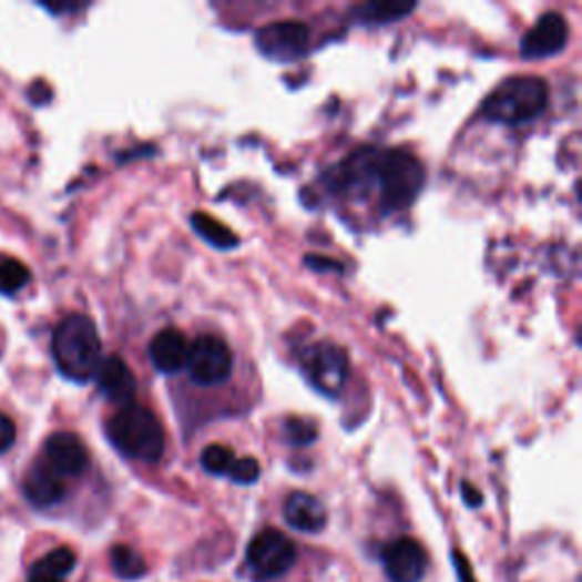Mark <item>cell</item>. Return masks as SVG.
Returning a JSON list of instances; mask_svg holds the SVG:
<instances>
[{
    "label": "cell",
    "instance_id": "cell-9",
    "mask_svg": "<svg viewBox=\"0 0 582 582\" xmlns=\"http://www.w3.org/2000/svg\"><path fill=\"white\" fill-rule=\"evenodd\" d=\"M380 149H360L328 173V187L335 192H369L376 187Z\"/></svg>",
    "mask_w": 582,
    "mask_h": 582
},
{
    "label": "cell",
    "instance_id": "cell-12",
    "mask_svg": "<svg viewBox=\"0 0 582 582\" xmlns=\"http://www.w3.org/2000/svg\"><path fill=\"white\" fill-rule=\"evenodd\" d=\"M382 566L391 582H421L428 569V555L419 542L400 537L385 547Z\"/></svg>",
    "mask_w": 582,
    "mask_h": 582
},
{
    "label": "cell",
    "instance_id": "cell-18",
    "mask_svg": "<svg viewBox=\"0 0 582 582\" xmlns=\"http://www.w3.org/2000/svg\"><path fill=\"white\" fill-rule=\"evenodd\" d=\"M417 10V3H365L353 10V17L363 23H394Z\"/></svg>",
    "mask_w": 582,
    "mask_h": 582
},
{
    "label": "cell",
    "instance_id": "cell-20",
    "mask_svg": "<svg viewBox=\"0 0 582 582\" xmlns=\"http://www.w3.org/2000/svg\"><path fill=\"white\" fill-rule=\"evenodd\" d=\"M110 562L114 573L123 580H140L142 575H146L144 558L137 551H132L130 547H114L110 551Z\"/></svg>",
    "mask_w": 582,
    "mask_h": 582
},
{
    "label": "cell",
    "instance_id": "cell-17",
    "mask_svg": "<svg viewBox=\"0 0 582 582\" xmlns=\"http://www.w3.org/2000/svg\"><path fill=\"white\" fill-rule=\"evenodd\" d=\"M192 228L207 242L212 244L214 248H221V251H228V248H235L239 244L237 235L226 226V223L216 221L214 216L205 214V212H194L192 214Z\"/></svg>",
    "mask_w": 582,
    "mask_h": 582
},
{
    "label": "cell",
    "instance_id": "cell-16",
    "mask_svg": "<svg viewBox=\"0 0 582 582\" xmlns=\"http://www.w3.org/2000/svg\"><path fill=\"white\" fill-rule=\"evenodd\" d=\"M285 521L298 532H321L326 528L328 514L317 497L305 494V491H294L285 503Z\"/></svg>",
    "mask_w": 582,
    "mask_h": 582
},
{
    "label": "cell",
    "instance_id": "cell-29",
    "mask_svg": "<svg viewBox=\"0 0 582 582\" xmlns=\"http://www.w3.org/2000/svg\"><path fill=\"white\" fill-rule=\"evenodd\" d=\"M30 582H62V580H47V578H32Z\"/></svg>",
    "mask_w": 582,
    "mask_h": 582
},
{
    "label": "cell",
    "instance_id": "cell-24",
    "mask_svg": "<svg viewBox=\"0 0 582 582\" xmlns=\"http://www.w3.org/2000/svg\"><path fill=\"white\" fill-rule=\"evenodd\" d=\"M262 469H259V462L255 458H239L233 462L228 476L239 482V484H253L257 478H259Z\"/></svg>",
    "mask_w": 582,
    "mask_h": 582
},
{
    "label": "cell",
    "instance_id": "cell-1",
    "mask_svg": "<svg viewBox=\"0 0 582 582\" xmlns=\"http://www.w3.org/2000/svg\"><path fill=\"white\" fill-rule=\"evenodd\" d=\"M53 357L64 378L80 385L92 380L103 363V346L94 321L84 315L64 317L53 333Z\"/></svg>",
    "mask_w": 582,
    "mask_h": 582
},
{
    "label": "cell",
    "instance_id": "cell-28",
    "mask_svg": "<svg viewBox=\"0 0 582 582\" xmlns=\"http://www.w3.org/2000/svg\"><path fill=\"white\" fill-rule=\"evenodd\" d=\"M305 262H307L309 266H315V268H330V266H335V268H341L339 264H333L330 259H319V257H315V255L307 257Z\"/></svg>",
    "mask_w": 582,
    "mask_h": 582
},
{
    "label": "cell",
    "instance_id": "cell-21",
    "mask_svg": "<svg viewBox=\"0 0 582 582\" xmlns=\"http://www.w3.org/2000/svg\"><path fill=\"white\" fill-rule=\"evenodd\" d=\"M28 283H30V272L23 262H19L14 257L0 259V294L14 296Z\"/></svg>",
    "mask_w": 582,
    "mask_h": 582
},
{
    "label": "cell",
    "instance_id": "cell-14",
    "mask_svg": "<svg viewBox=\"0 0 582 582\" xmlns=\"http://www.w3.org/2000/svg\"><path fill=\"white\" fill-rule=\"evenodd\" d=\"M23 494L34 508H53L67 497L64 480L41 460L34 462L23 478Z\"/></svg>",
    "mask_w": 582,
    "mask_h": 582
},
{
    "label": "cell",
    "instance_id": "cell-22",
    "mask_svg": "<svg viewBox=\"0 0 582 582\" xmlns=\"http://www.w3.org/2000/svg\"><path fill=\"white\" fill-rule=\"evenodd\" d=\"M283 435L292 446H309L315 443L319 437V426L312 419L303 417H289L283 423Z\"/></svg>",
    "mask_w": 582,
    "mask_h": 582
},
{
    "label": "cell",
    "instance_id": "cell-27",
    "mask_svg": "<svg viewBox=\"0 0 582 582\" xmlns=\"http://www.w3.org/2000/svg\"><path fill=\"white\" fill-rule=\"evenodd\" d=\"M462 497H464V503L469 508H480L482 506V494L476 487H471L469 482H462Z\"/></svg>",
    "mask_w": 582,
    "mask_h": 582
},
{
    "label": "cell",
    "instance_id": "cell-15",
    "mask_svg": "<svg viewBox=\"0 0 582 582\" xmlns=\"http://www.w3.org/2000/svg\"><path fill=\"white\" fill-rule=\"evenodd\" d=\"M149 355H151V363L155 365L157 371L177 374L187 367L190 341L181 330L166 328L153 337V341L149 346Z\"/></svg>",
    "mask_w": 582,
    "mask_h": 582
},
{
    "label": "cell",
    "instance_id": "cell-10",
    "mask_svg": "<svg viewBox=\"0 0 582 582\" xmlns=\"http://www.w3.org/2000/svg\"><path fill=\"white\" fill-rule=\"evenodd\" d=\"M569 41V23L562 14L549 12L537 19V23L521 39V55L525 60H542L558 55Z\"/></svg>",
    "mask_w": 582,
    "mask_h": 582
},
{
    "label": "cell",
    "instance_id": "cell-11",
    "mask_svg": "<svg viewBox=\"0 0 582 582\" xmlns=\"http://www.w3.org/2000/svg\"><path fill=\"white\" fill-rule=\"evenodd\" d=\"M43 464L64 478H78L89 467V453L82 439L73 432H55L43 443Z\"/></svg>",
    "mask_w": 582,
    "mask_h": 582
},
{
    "label": "cell",
    "instance_id": "cell-5",
    "mask_svg": "<svg viewBox=\"0 0 582 582\" xmlns=\"http://www.w3.org/2000/svg\"><path fill=\"white\" fill-rule=\"evenodd\" d=\"M300 367L317 391L324 396H339L348 378V355L337 344L319 341L305 348L300 355Z\"/></svg>",
    "mask_w": 582,
    "mask_h": 582
},
{
    "label": "cell",
    "instance_id": "cell-2",
    "mask_svg": "<svg viewBox=\"0 0 582 582\" xmlns=\"http://www.w3.org/2000/svg\"><path fill=\"white\" fill-rule=\"evenodd\" d=\"M105 430L114 449L130 460L157 462L164 456V430L157 417L142 406H123L108 421Z\"/></svg>",
    "mask_w": 582,
    "mask_h": 582
},
{
    "label": "cell",
    "instance_id": "cell-26",
    "mask_svg": "<svg viewBox=\"0 0 582 582\" xmlns=\"http://www.w3.org/2000/svg\"><path fill=\"white\" fill-rule=\"evenodd\" d=\"M453 564H456V571H458L460 582H476V578H473V573H471V566H469L467 558H464L460 551H453Z\"/></svg>",
    "mask_w": 582,
    "mask_h": 582
},
{
    "label": "cell",
    "instance_id": "cell-8",
    "mask_svg": "<svg viewBox=\"0 0 582 582\" xmlns=\"http://www.w3.org/2000/svg\"><path fill=\"white\" fill-rule=\"evenodd\" d=\"M255 47L274 62H296L309 49V28L300 21L266 23L255 32Z\"/></svg>",
    "mask_w": 582,
    "mask_h": 582
},
{
    "label": "cell",
    "instance_id": "cell-19",
    "mask_svg": "<svg viewBox=\"0 0 582 582\" xmlns=\"http://www.w3.org/2000/svg\"><path fill=\"white\" fill-rule=\"evenodd\" d=\"M75 569V553L67 547H60L51 553L43 555L41 560H37L30 569L32 578H47V580H60L67 573H71Z\"/></svg>",
    "mask_w": 582,
    "mask_h": 582
},
{
    "label": "cell",
    "instance_id": "cell-25",
    "mask_svg": "<svg viewBox=\"0 0 582 582\" xmlns=\"http://www.w3.org/2000/svg\"><path fill=\"white\" fill-rule=\"evenodd\" d=\"M14 439H17V426L14 421L0 412V453H6L10 451L12 446H14Z\"/></svg>",
    "mask_w": 582,
    "mask_h": 582
},
{
    "label": "cell",
    "instance_id": "cell-3",
    "mask_svg": "<svg viewBox=\"0 0 582 582\" xmlns=\"http://www.w3.org/2000/svg\"><path fill=\"white\" fill-rule=\"evenodd\" d=\"M549 105V86L542 78L517 75L506 80L482 103V116L497 123H525L540 116Z\"/></svg>",
    "mask_w": 582,
    "mask_h": 582
},
{
    "label": "cell",
    "instance_id": "cell-6",
    "mask_svg": "<svg viewBox=\"0 0 582 582\" xmlns=\"http://www.w3.org/2000/svg\"><path fill=\"white\" fill-rule=\"evenodd\" d=\"M233 350L228 344L214 337V335H203L194 344H190V355H187V371L196 385L203 387H214L226 382L233 376Z\"/></svg>",
    "mask_w": 582,
    "mask_h": 582
},
{
    "label": "cell",
    "instance_id": "cell-23",
    "mask_svg": "<svg viewBox=\"0 0 582 582\" xmlns=\"http://www.w3.org/2000/svg\"><path fill=\"white\" fill-rule=\"evenodd\" d=\"M233 462H235L233 451L223 443H210L207 449H203V453H201L203 469L207 473H214V476H226L231 471Z\"/></svg>",
    "mask_w": 582,
    "mask_h": 582
},
{
    "label": "cell",
    "instance_id": "cell-13",
    "mask_svg": "<svg viewBox=\"0 0 582 582\" xmlns=\"http://www.w3.org/2000/svg\"><path fill=\"white\" fill-rule=\"evenodd\" d=\"M94 378L101 394L112 402H121V406H130L134 394H137V380H134V374L119 355L105 357Z\"/></svg>",
    "mask_w": 582,
    "mask_h": 582
},
{
    "label": "cell",
    "instance_id": "cell-7",
    "mask_svg": "<svg viewBox=\"0 0 582 582\" xmlns=\"http://www.w3.org/2000/svg\"><path fill=\"white\" fill-rule=\"evenodd\" d=\"M246 560L259 578H278L294 566L296 547L280 530L266 528L251 540L246 549Z\"/></svg>",
    "mask_w": 582,
    "mask_h": 582
},
{
    "label": "cell",
    "instance_id": "cell-4",
    "mask_svg": "<svg viewBox=\"0 0 582 582\" xmlns=\"http://www.w3.org/2000/svg\"><path fill=\"white\" fill-rule=\"evenodd\" d=\"M426 183L423 164L408 151L389 149L380 153L376 187L380 192V205L385 212H398L410 207Z\"/></svg>",
    "mask_w": 582,
    "mask_h": 582
}]
</instances>
